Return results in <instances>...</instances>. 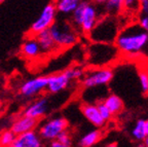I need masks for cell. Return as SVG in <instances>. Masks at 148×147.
Instances as JSON below:
<instances>
[{"label":"cell","mask_w":148,"mask_h":147,"mask_svg":"<svg viewBox=\"0 0 148 147\" xmlns=\"http://www.w3.org/2000/svg\"><path fill=\"white\" fill-rule=\"evenodd\" d=\"M114 45L118 53L127 57L146 55L148 53V33L138 22H133L120 28Z\"/></svg>","instance_id":"6da1fadb"},{"label":"cell","mask_w":148,"mask_h":147,"mask_svg":"<svg viewBox=\"0 0 148 147\" xmlns=\"http://www.w3.org/2000/svg\"><path fill=\"white\" fill-rule=\"evenodd\" d=\"M119 30V21L117 16L106 14L98 20L95 27L88 33V36L92 42L114 43Z\"/></svg>","instance_id":"7a4b0ae2"},{"label":"cell","mask_w":148,"mask_h":147,"mask_svg":"<svg viewBox=\"0 0 148 147\" xmlns=\"http://www.w3.org/2000/svg\"><path fill=\"white\" fill-rule=\"evenodd\" d=\"M71 14L74 25L84 35H88L99 20L96 4L86 1H81Z\"/></svg>","instance_id":"3957f363"},{"label":"cell","mask_w":148,"mask_h":147,"mask_svg":"<svg viewBox=\"0 0 148 147\" xmlns=\"http://www.w3.org/2000/svg\"><path fill=\"white\" fill-rule=\"evenodd\" d=\"M59 48H68L78 41L77 31L67 23H56L49 29Z\"/></svg>","instance_id":"277c9868"},{"label":"cell","mask_w":148,"mask_h":147,"mask_svg":"<svg viewBox=\"0 0 148 147\" xmlns=\"http://www.w3.org/2000/svg\"><path fill=\"white\" fill-rule=\"evenodd\" d=\"M90 60L92 64L97 66H104L114 61L118 56V51L114 43L94 42L90 46Z\"/></svg>","instance_id":"5b68a950"},{"label":"cell","mask_w":148,"mask_h":147,"mask_svg":"<svg viewBox=\"0 0 148 147\" xmlns=\"http://www.w3.org/2000/svg\"><path fill=\"white\" fill-rule=\"evenodd\" d=\"M113 75V70L109 67H102L90 70L88 73H84L81 80V85L84 89H94L107 85L112 80Z\"/></svg>","instance_id":"8992f818"},{"label":"cell","mask_w":148,"mask_h":147,"mask_svg":"<svg viewBox=\"0 0 148 147\" xmlns=\"http://www.w3.org/2000/svg\"><path fill=\"white\" fill-rule=\"evenodd\" d=\"M68 129V122L64 117H53L47 122H44L39 128L40 138L44 141L56 140L63 131Z\"/></svg>","instance_id":"52a82bcc"},{"label":"cell","mask_w":148,"mask_h":147,"mask_svg":"<svg viewBox=\"0 0 148 147\" xmlns=\"http://www.w3.org/2000/svg\"><path fill=\"white\" fill-rule=\"evenodd\" d=\"M57 8L53 3L47 4L43 9L39 16L33 22L30 27V35L35 36L37 33L41 32L43 30H47L55 24L56 16H57Z\"/></svg>","instance_id":"ba28073f"},{"label":"cell","mask_w":148,"mask_h":147,"mask_svg":"<svg viewBox=\"0 0 148 147\" xmlns=\"http://www.w3.org/2000/svg\"><path fill=\"white\" fill-rule=\"evenodd\" d=\"M47 85V77L45 76H39L32 79L25 81L20 87V94L27 98L35 97L38 94L42 93L46 90Z\"/></svg>","instance_id":"9c48e42d"},{"label":"cell","mask_w":148,"mask_h":147,"mask_svg":"<svg viewBox=\"0 0 148 147\" xmlns=\"http://www.w3.org/2000/svg\"><path fill=\"white\" fill-rule=\"evenodd\" d=\"M41 145L42 139L35 130L16 135L12 143L14 147H40Z\"/></svg>","instance_id":"30bf717a"},{"label":"cell","mask_w":148,"mask_h":147,"mask_svg":"<svg viewBox=\"0 0 148 147\" xmlns=\"http://www.w3.org/2000/svg\"><path fill=\"white\" fill-rule=\"evenodd\" d=\"M71 80L66 75L65 72L53 74L51 76H47V85L46 90L51 94H59L62 91L66 90L68 85L70 84Z\"/></svg>","instance_id":"8fae6325"},{"label":"cell","mask_w":148,"mask_h":147,"mask_svg":"<svg viewBox=\"0 0 148 147\" xmlns=\"http://www.w3.org/2000/svg\"><path fill=\"white\" fill-rule=\"evenodd\" d=\"M80 111L82 115L86 118L90 124H92L96 128H102L104 126L106 122L103 120V117L101 116L98 107L96 104L92 103H83L80 106Z\"/></svg>","instance_id":"7c38bea8"},{"label":"cell","mask_w":148,"mask_h":147,"mask_svg":"<svg viewBox=\"0 0 148 147\" xmlns=\"http://www.w3.org/2000/svg\"><path fill=\"white\" fill-rule=\"evenodd\" d=\"M39 120L33 117L27 116V115L23 114L22 116L18 117L12 124V130L16 135L18 134L25 133L28 131H32V130H36V128L38 126Z\"/></svg>","instance_id":"4fadbf2b"},{"label":"cell","mask_w":148,"mask_h":147,"mask_svg":"<svg viewBox=\"0 0 148 147\" xmlns=\"http://www.w3.org/2000/svg\"><path fill=\"white\" fill-rule=\"evenodd\" d=\"M47 109H49L47 100L45 98H40V99L36 100V101H34L32 104L28 106L27 108L24 110V114L40 120L46 114Z\"/></svg>","instance_id":"5bb4252c"},{"label":"cell","mask_w":148,"mask_h":147,"mask_svg":"<svg viewBox=\"0 0 148 147\" xmlns=\"http://www.w3.org/2000/svg\"><path fill=\"white\" fill-rule=\"evenodd\" d=\"M35 38H36V40L39 43L40 49H41L42 54H51L55 51H57V49H60L57 46V44H56L55 40H53L49 29L37 33L35 35Z\"/></svg>","instance_id":"9a60e30c"},{"label":"cell","mask_w":148,"mask_h":147,"mask_svg":"<svg viewBox=\"0 0 148 147\" xmlns=\"http://www.w3.org/2000/svg\"><path fill=\"white\" fill-rule=\"evenodd\" d=\"M21 54L26 59H30V60H33L41 55L42 53L39 43L36 40L35 36L30 35V37L24 41V43L21 46Z\"/></svg>","instance_id":"2e32d148"},{"label":"cell","mask_w":148,"mask_h":147,"mask_svg":"<svg viewBox=\"0 0 148 147\" xmlns=\"http://www.w3.org/2000/svg\"><path fill=\"white\" fill-rule=\"evenodd\" d=\"M102 138V132L98 129L92 130L81 137L78 141V145L82 147H90L100 142Z\"/></svg>","instance_id":"e0dca14e"},{"label":"cell","mask_w":148,"mask_h":147,"mask_svg":"<svg viewBox=\"0 0 148 147\" xmlns=\"http://www.w3.org/2000/svg\"><path fill=\"white\" fill-rule=\"evenodd\" d=\"M103 102L109 108V110L111 111L112 115L119 114L123 110V102L121 100V98L118 97L117 95H109V96H107L105 98V100Z\"/></svg>","instance_id":"ac0fdd59"},{"label":"cell","mask_w":148,"mask_h":147,"mask_svg":"<svg viewBox=\"0 0 148 147\" xmlns=\"http://www.w3.org/2000/svg\"><path fill=\"white\" fill-rule=\"evenodd\" d=\"M80 2L81 0H56L53 4L58 12L62 14H71Z\"/></svg>","instance_id":"d6986e66"},{"label":"cell","mask_w":148,"mask_h":147,"mask_svg":"<svg viewBox=\"0 0 148 147\" xmlns=\"http://www.w3.org/2000/svg\"><path fill=\"white\" fill-rule=\"evenodd\" d=\"M131 136L137 142H142L143 143L144 139L146 138V130H145V120H139L136 122L134 128L132 129L131 132Z\"/></svg>","instance_id":"ffe728a7"},{"label":"cell","mask_w":148,"mask_h":147,"mask_svg":"<svg viewBox=\"0 0 148 147\" xmlns=\"http://www.w3.org/2000/svg\"><path fill=\"white\" fill-rule=\"evenodd\" d=\"M103 6L106 14L117 16L123 12V0H107Z\"/></svg>","instance_id":"44dd1931"},{"label":"cell","mask_w":148,"mask_h":147,"mask_svg":"<svg viewBox=\"0 0 148 147\" xmlns=\"http://www.w3.org/2000/svg\"><path fill=\"white\" fill-rule=\"evenodd\" d=\"M123 10L130 16L138 14L140 10V0H123Z\"/></svg>","instance_id":"7402d4cb"},{"label":"cell","mask_w":148,"mask_h":147,"mask_svg":"<svg viewBox=\"0 0 148 147\" xmlns=\"http://www.w3.org/2000/svg\"><path fill=\"white\" fill-rule=\"evenodd\" d=\"M16 134L12 130H5L0 134V146H12L14 139H16Z\"/></svg>","instance_id":"603a6c76"},{"label":"cell","mask_w":148,"mask_h":147,"mask_svg":"<svg viewBox=\"0 0 148 147\" xmlns=\"http://www.w3.org/2000/svg\"><path fill=\"white\" fill-rule=\"evenodd\" d=\"M65 73L68 77L70 78V80H75V79H80V78L83 77L86 71L83 69L82 67L79 66H74V67H70L68 69L65 70Z\"/></svg>","instance_id":"cb8c5ba5"},{"label":"cell","mask_w":148,"mask_h":147,"mask_svg":"<svg viewBox=\"0 0 148 147\" xmlns=\"http://www.w3.org/2000/svg\"><path fill=\"white\" fill-rule=\"evenodd\" d=\"M57 140L61 143L62 147H69V146H72V144H73L71 134H70L67 130L63 131L62 133L57 137Z\"/></svg>","instance_id":"d4e9b609"},{"label":"cell","mask_w":148,"mask_h":147,"mask_svg":"<svg viewBox=\"0 0 148 147\" xmlns=\"http://www.w3.org/2000/svg\"><path fill=\"white\" fill-rule=\"evenodd\" d=\"M96 105H97L98 110H99L101 116L103 117V120H104L106 122H109V120H111V118H112V116H113V115H112L111 111L109 110L108 107H107V106L104 104V102H98Z\"/></svg>","instance_id":"484cf974"},{"label":"cell","mask_w":148,"mask_h":147,"mask_svg":"<svg viewBox=\"0 0 148 147\" xmlns=\"http://www.w3.org/2000/svg\"><path fill=\"white\" fill-rule=\"evenodd\" d=\"M139 83L141 87V90L144 94H148V71L147 70H142L139 72Z\"/></svg>","instance_id":"4316f807"},{"label":"cell","mask_w":148,"mask_h":147,"mask_svg":"<svg viewBox=\"0 0 148 147\" xmlns=\"http://www.w3.org/2000/svg\"><path fill=\"white\" fill-rule=\"evenodd\" d=\"M138 22L141 27L148 33V14H138Z\"/></svg>","instance_id":"83f0119b"},{"label":"cell","mask_w":148,"mask_h":147,"mask_svg":"<svg viewBox=\"0 0 148 147\" xmlns=\"http://www.w3.org/2000/svg\"><path fill=\"white\" fill-rule=\"evenodd\" d=\"M139 14H148V0H140V10Z\"/></svg>","instance_id":"f1b7e54d"},{"label":"cell","mask_w":148,"mask_h":147,"mask_svg":"<svg viewBox=\"0 0 148 147\" xmlns=\"http://www.w3.org/2000/svg\"><path fill=\"white\" fill-rule=\"evenodd\" d=\"M49 145H51V147H62V145H61V143L59 142L57 139L56 140H53L49 142Z\"/></svg>","instance_id":"f546056e"},{"label":"cell","mask_w":148,"mask_h":147,"mask_svg":"<svg viewBox=\"0 0 148 147\" xmlns=\"http://www.w3.org/2000/svg\"><path fill=\"white\" fill-rule=\"evenodd\" d=\"M107 2V0H92V3L97 5H104Z\"/></svg>","instance_id":"4dcf8cb0"},{"label":"cell","mask_w":148,"mask_h":147,"mask_svg":"<svg viewBox=\"0 0 148 147\" xmlns=\"http://www.w3.org/2000/svg\"><path fill=\"white\" fill-rule=\"evenodd\" d=\"M142 144H143L144 146L148 147V136H146V138L144 139V141H143V143H142Z\"/></svg>","instance_id":"1f68e13d"},{"label":"cell","mask_w":148,"mask_h":147,"mask_svg":"<svg viewBox=\"0 0 148 147\" xmlns=\"http://www.w3.org/2000/svg\"><path fill=\"white\" fill-rule=\"evenodd\" d=\"M145 130H146V135L148 136V120H145Z\"/></svg>","instance_id":"d6a6232c"},{"label":"cell","mask_w":148,"mask_h":147,"mask_svg":"<svg viewBox=\"0 0 148 147\" xmlns=\"http://www.w3.org/2000/svg\"><path fill=\"white\" fill-rule=\"evenodd\" d=\"M3 1H4V0H0V3H2Z\"/></svg>","instance_id":"836d02e7"},{"label":"cell","mask_w":148,"mask_h":147,"mask_svg":"<svg viewBox=\"0 0 148 147\" xmlns=\"http://www.w3.org/2000/svg\"><path fill=\"white\" fill-rule=\"evenodd\" d=\"M0 112H1V103H0Z\"/></svg>","instance_id":"e575fe53"},{"label":"cell","mask_w":148,"mask_h":147,"mask_svg":"<svg viewBox=\"0 0 148 147\" xmlns=\"http://www.w3.org/2000/svg\"><path fill=\"white\" fill-rule=\"evenodd\" d=\"M147 71H148V68H147Z\"/></svg>","instance_id":"d590c367"}]
</instances>
